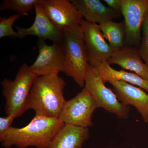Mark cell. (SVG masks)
<instances>
[{"mask_svg":"<svg viewBox=\"0 0 148 148\" xmlns=\"http://www.w3.org/2000/svg\"><path fill=\"white\" fill-rule=\"evenodd\" d=\"M64 125L59 118L35 115L26 126L20 128L11 127L0 142L4 148L13 146L18 148H49L52 139Z\"/></svg>","mask_w":148,"mask_h":148,"instance_id":"6da1fadb","label":"cell"},{"mask_svg":"<svg viewBox=\"0 0 148 148\" xmlns=\"http://www.w3.org/2000/svg\"><path fill=\"white\" fill-rule=\"evenodd\" d=\"M65 85L58 74L38 77L29 94L28 110H34L36 115L59 118L66 101L63 92Z\"/></svg>","mask_w":148,"mask_h":148,"instance_id":"7a4b0ae2","label":"cell"},{"mask_svg":"<svg viewBox=\"0 0 148 148\" xmlns=\"http://www.w3.org/2000/svg\"><path fill=\"white\" fill-rule=\"evenodd\" d=\"M61 43L65 54L63 73L80 87H84L89 64L82 25L78 24L63 32Z\"/></svg>","mask_w":148,"mask_h":148,"instance_id":"3957f363","label":"cell"},{"mask_svg":"<svg viewBox=\"0 0 148 148\" xmlns=\"http://www.w3.org/2000/svg\"><path fill=\"white\" fill-rule=\"evenodd\" d=\"M38 76L27 64L18 68L15 79H4L1 82L3 95L5 100L7 115L21 116L28 110L27 103L30 91Z\"/></svg>","mask_w":148,"mask_h":148,"instance_id":"277c9868","label":"cell"},{"mask_svg":"<svg viewBox=\"0 0 148 148\" xmlns=\"http://www.w3.org/2000/svg\"><path fill=\"white\" fill-rule=\"evenodd\" d=\"M84 88L94 99L98 108L116 115L121 119H127L130 108L118 100L115 93L105 85L94 68L89 64L85 80Z\"/></svg>","mask_w":148,"mask_h":148,"instance_id":"5b68a950","label":"cell"},{"mask_svg":"<svg viewBox=\"0 0 148 148\" xmlns=\"http://www.w3.org/2000/svg\"><path fill=\"white\" fill-rule=\"evenodd\" d=\"M97 108L94 99L84 88L75 97L66 101L59 118L64 124L88 128L93 125L92 115Z\"/></svg>","mask_w":148,"mask_h":148,"instance_id":"8992f818","label":"cell"},{"mask_svg":"<svg viewBox=\"0 0 148 148\" xmlns=\"http://www.w3.org/2000/svg\"><path fill=\"white\" fill-rule=\"evenodd\" d=\"M148 13V0H122L121 14L125 30V46L139 48L142 38V27Z\"/></svg>","mask_w":148,"mask_h":148,"instance_id":"52a82bcc","label":"cell"},{"mask_svg":"<svg viewBox=\"0 0 148 148\" xmlns=\"http://www.w3.org/2000/svg\"><path fill=\"white\" fill-rule=\"evenodd\" d=\"M38 55L30 69L39 77L64 72L65 54L61 43L49 45L44 40L38 42Z\"/></svg>","mask_w":148,"mask_h":148,"instance_id":"ba28073f","label":"cell"},{"mask_svg":"<svg viewBox=\"0 0 148 148\" xmlns=\"http://www.w3.org/2000/svg\"><path fill=\"white\" fill-rule=\"evenodd\" d=\"M54 26L62 32L81 24L82 14L69 0H41L40 3Z\"/></svg>","mask_w":148,"mask_h":148,"instance_id":"9c48e42d","label":"cell"},{"mask_svg":"<svg viewBox=\"0 0 148 148\" xmlns=\"http://www.w3.org/2000/svg\"><path fill=\"white\" fill-rule=\"evenodd\" d=\"M96 72L103 82L112 84L113 91L122 104L126 106H134L144 121L148 123V93L138 86L122 81L116 80L106 74Z\"/></svg>","mask_w":148,"mask_h":148,"instance_id":"30bf717a","label":"cell"},{"mask_svg":"<svg viewBox=\"0 0 148 148\" xmlns=\"http://www.w3.org/2000/svg\"><path fill=\"white\" fill-rule=\"evenodd\" d=\"M81 24L83 28L85 43L90 66L95 67L107 62L114 50L106 42L98 24L89 23L84 19Z\"/></svg>","mask_w":148,"mask_h":148,"instance_id":"8fae6325","label":"cell"},{"mask_svg":"<svg viewBox=\"0 0 148 148\" xmlns=\"http://www.w3.org/2000/svg\"><path fill=\"white\" fill-rule=\"evenodd\" d=\"M34 8L35 20L31 27L24 28L15 26L19 38L27 36H34L38 37L39 39L50 40L53 43H61L63 33L54 26L40 4Z\"/></svg>","mask_w":148,"mask_h":148,"instance_id":"7c38bea8","label":"cell"},{"mask_svg":"<svg viewBox=\"0 0 148 148\" xmlns=\"http://www.w3.org/2000/svg\"><path fill=\"white\" fill-rule=\"evenodd\" d=\"M143 60L138 48L125 46L114 51L107 62L110 65H119L123 70L134 72L148 81V66Z\"/></svg>","mask_w":148,"mask_h":148,"instance_id":"4fadbf2b","label":"cell"},{"mask_svg":"<svg viewBox=\"0 0 148 148\" xmlns=\"http://www.w3.org/2000/svg\"><path fill=\"white\" fill-rule=\"evenodd\" d=\"M85 20L99 24L119 18L121 14L106 6L99 0H71Z\"/></svg>","mask_w":148,"mask_h":148,"instance_id":"5bb4252c","label":"cell"},{"mask_svg":"<svg viewBox=\"0 0 148 148\" xmlns=\"http://www.w3.org/2000/svg\"><path fill=\"white\" fill-rule=\"evenodd\" d=\"M89 135L88 127L65 124L52 139L49 148H82Z\"/></svg>","mask_w":148,"mask_h":148,"instance_id":"9a60e30c","label":"cell"},{"mask_svg":"<svg viewBox=\"0 0 148 148\" xmlns=\"http://www.w3.org/2000/svg\"><path fill=\"white\" fill-rule=\"evenodd\" d=\"M98 25L103 36L108 41L114 51L125 47V30L124 21L116 22L110 20Z\"/></svg>","mask_w":148,"mask_h":148,"instance_id":"2e32d148","label":"cell"},{"mask_svg":"<svg viewBox=\"0 0 148 148\" xmlns=\"http://www.w3.org/2000/svg\"><path fill=\"white\" fill-rule=\"evenodd\" d=\"M93 68L97 72L106 74L116 80L128 83L140 88L148 93V81L144 79L135 73H130L124 70H115L107 62Z\"/></svg>","mask_w":148,"mask_h":148,"instance_id":"e0dca14e","label":"cell"},{"mask_svg":"<svg viewBox=\"0 0 148 148\" xmlns=\"http://www.w3.org/2000/svg\"><path fill=\"white\" fill-rule=\"evenodd\" d=\"M41 0H4L0 10H10L20 16H28L32 8L40 3Z\"/></svg>","mask_w":148,"mask_h":148,"instance_id":"ac0fdd59","label":"cell"},{"mask_svg":"<svg viewBox=\"0 0 148 148\" xmlns=\"http://www.w3.org/2000/svg\"><path fill=\"white\" fill-rule=\"evenodd\" d=\"M19 17V15L15 13L7 18H0V38L5 37L19 38L18 33L14 30L13 26L14 23Z\"/></svg>","mask_w":148,"mask_h":148,"instance_id":"d6986e66","label":"cell"},{"mask_svg":"<svg viewBox=\"0 0 148 148\" xmlns=\"http://www.w3.org/2000/svg\"><path fill=\"white\" fill-rule=\"evenodd\" d=\"M138 49L142 59L148 66V13L142 25V38Z\"/></svg>","mask_w":148,"mask_h":148,"instance_id":"ffe728a7","label":"cell"},{"mask_svg":"<svg viewBox=\"0 0 148 148\" xmlns=\"http://www.w3.org/2000/svg\"><path fill=\"white\" fill-rule=\"evenodd\" d=\"M16 118L13 114L9 115L0 117V140L2 139L11 126L14 120Z\"/></svg>","mask_w":148,"mask_h":148,"instance_id":"44dd1931","label":"cell"},{"mask_svg":"<svg viewBox=\"0 0 148 148\" xmlns=\"http://www.w3.org/2000/svg\"><path fill=\"white\" fill-rule=\"evenodd\" d=\"M108 7L121 14L122 0H104Z\"/></svg>","mask_w":148,"mask_h":148,"instance_id":"7402d4cb","label":"cell"},{"mask_svg":"<svg viewBox=\"0 0 148 148\" xmlns=\"http://www.w3.org/2000/svg\"></svg>","mask_w":148,"mask_h":148,"instance_id":"603a6c76","label":"cell"}]
</instances>
